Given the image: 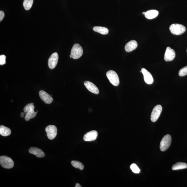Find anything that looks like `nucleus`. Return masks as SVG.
<instances>
[{"mask_svg":"<svg viewBox=\"0 0 187 187\" xmlns=\"http://www.w3.org/2000/svg\"><path fill=\"white\" fill-rule=\"evenodd\" d=\"M35 107L33 103L28 104L24 108V111L26 113L25 119L26 121H29L31 119H32L36 116L38 111L35 112Z\"/></svg>","mask_w":187,"mask_h":187,"instance_id":"f257e3e1","label":"nucleus"},{"mask_svg":"<svg viewBox=\"0 0 187 187\" xmlns=\"http://www.w3.org/2000/svg\"><path fill=\"white\" fill-rule=\"evenodd\" d=\"M169 30L173 35H180L184 33L186 31V28L181 24H173L170 26Z\"/></svg>","mask_w":187,"mask_h":187,"instance_id":"f03ea898","label":"nucleus"},{"mask_svg":"<svg viewBox=\"0 0 187 187\" xmlns=\"http://www.w3.org/2000/svg\"><path fill=\"white\" fill-rule=\"evenodd\" d=\"M0 164L2 167L6 169H12L14 166V162L12 159L5 156L0 157Z\"/></svg>","mask_w":187,"mask_h":187,"instance_id":"7ed1b4c3","label":"nucleus"},{"mask_svg":"<svg viewBox=\"0 0 187 187\" xmlns=\"http://www.w3.org/2000/svg\"><path fill=\"white\" fill-rule=\"evenodd\" d=\"M107 76L109 82L114 86H119L120 84L119 79L116 72L109 71L107 73Z\"/></svg>","mask_w":187,"mask_h":187,"instance_id":"20e7f679","label":"nucleus"},{"mask_svg":"<svg viewBox=\"0 0 187 187\" xmlns=\"http://www.w3.org/2000/svg\"><path fill=\"white\" fill-rule=\"evenodd\" d=\"M83 48L78 44L73 45L71 52V55L74 59H78L80 58L83 54Z\"/></svg>","mask_w":187,"mask_h":187,"instance_id":"39448f33","label":"nucleus"},{"mask_svg":"<svg viewBox=\"0 0 187 187\" xmlns=\"http://www.w3.org/2000/svg\"><path fill=\"white\" fill-rule=\"evenodd\" d=\"M171 142V137L169 135L164 136L160 143V148L162 152H164L169 148Z\"/></svg>","mask_w":187,"mask_h":187,"instance_id":"423d86ee","label":"nucleus"},{"mask_svg":"<svg viewBox=\"0 0 187 187\" xmlns=\"http://www.w3.org/2000/svg\"><path fill=\"white\" fill-rule=\"evenodd\" d=\"M46 131L49 139L53 140L55 138L57 134V129L54 125H49L46 128Z\"/></svg>","mask_w":187,"mask_h":187,"instance_id":"0eeeda50","label":"nucleus"},{"mask_svg":"<svg viewBox=\"0 0 187 187\" xmlns=\"http://www.w3.org/2000/svg\"><path fill=\"white\" fill-rule=\"evenodd\" d=\"M162 110L161 105H158L154 107L151 116V120L152 122H155L157 120L161 114Z\"/></svg>","mask_w":187,"mask_h":187,"instance_id":"6e6552de","label":"nucleus"},{"mask_svg":"<svg viewBox=\"0 0 187 187\" xmlns=\"http://www.w3.org/2000/svg\"><path fill=\"white\" fill-rule=\"evenodd\" d=\"M59 56L56 52L52 54L49 59L48 65L49 68L51 69L54 68L56 66L58 62Z\"/></svg>","mask_w":187,"mask_h":187,"instance_id":"1a4fd4ad","label":"nucleus"},{"mask_svg":"<svg viewBox=\"0 0 187 187\" xmlns=\"http://www.w3.org/2000/svg\"><path fill=\"white\" fill-rule=\"evenodd\" d=\"M175 56V53L174 50L170 47H167L166 49L164 60L166 61H171L174 59Z\"/></svg>","mask_w":187,"mask_h":187,"instance_id":"9d476101","label":"nucleus"},{"mask_svg":"<svg viewBox=\"0 0 187 187\" xmlns=\"http://www.w3.org/2000/svg\"><path fill=\"white\" fill-rule=\"evenodd\" d=\"M141 71L143 75L145 82L147 84H152L153 83L154 79L150 73L144 68L141 69Z\"/></svg>","mask_w":187,"mask_h":187,"instance_id":"9b49d317","label":"nucleus"},{"mask_svg":"<svg viewBox=\"0 0 187 187\" xmlns=\"http://www.w3.org/2000/svg\"><path fill=\"white\" fill-rule=\"evenodd\" d=\"M39 94L41 99L45 103L50 104L53 101V99L52 96L44 90H40L39 92Z\"/></svg>","mask_w":187,"mask_h":187,"instance_id":"f8f14e48","label":"nucleus"},{"mask_svg":"<svg viewBox=\"0 0 187 187\" xmlns=\"http://www.w3.org/2000/svg\"><path fill=\"white\" fill-rule=\"evenodd\" d=\"M84 84L87 89L92 93L98 94L99 93V90L95 85L90 81H87L85 82Z\"/></svg>","mask_w":187,"mask_h":187,"instance_id":"ddd939ff","label":"nucleus"},{"mask_svg":"<svg viewBox=\"0 0 187 187\" xmlns=\"http://www.w3.org/2000/svg\"><path fill=\"white\" fill-rule=\"evenodd\" d=\"M98 135V133L95 130H92L87 133L84 135V140L86 141H92L95 140Z\"/></svg>","mask_w":187,"mask_h":187,"instance_id":"4468645a","label":"nucleus"},{"mask_svg":"<svg viewBox=\"0 0 187 187\" xmlns=\"http://www.w3.org/2000/svg\"><path fill=\"white\" fill-rule=\"evenodd\" d=\"M29 152L30 153L35 155L38 158L44 157L45 154L43 151L37 147H32L29 149Z\"/></svg>","mask_w":187,"mask_h":187,"instance_id":"2eb2a0df","label":"nucleus"},{"mask_svg":"<svg viewBox=\"0 0 187 187\" xmlns=\"http://www.w3.org/2000/svg\"><path fill=\"white\" fill-rule=\"evenodd\" d=\"M138 47V43L135 40H131L126 43L125 50L127 52H130L135 49Z\"/></svg>","mask_w":187,"mask_h":187,"instance_id":"dca6fc26","label":"nucleus"},{"mask_svg":"<svg viewBox=\"0 0 187 187\" xmlns=\"http://www.w3.org/2000/svg\"><path fill=\"white\" fill-rule=\"evenodd\" d=\"M158 12L156 10H150L145 12V16L148 19H152L156 18L158 15Z\"/></svg>","mask_w":187,"mask_h":187,"instance_id":"f3484780","label":"nucleus"},{"mask_svg":"<svg viewBox=\"0 0 187 187\" xmlns=\"http://www.w3.org/2000/svg\"><path fill=\"white\" fill-rule=\"evenodd\" d=\"M11 133V130L9 128L4 126H0V134L3 136L6 137L10 135Z\"/></svg>","mask_w":187,"mask_h":187,"instance_id":"a211bd4d","label":"nucleus"},{"mask_svg":"<svg viewBox=\"0 0 187 187\" xmlns=\"http://www.w3.org/2000/svg\"><path fill=\"white\" fill-rule=\"evenodd\" d=\"M187 168V164L184 162H179L176 163L172 167L173 170L186 169Z\"/></svg>","mask_w":187,"mask_h":187,"instance_id":"6ab92c4d","label":"nucleus"},{"mask_svg":"<svg viewBox=\"0 0 187 187\" xmlns=\"http://www.w3.org/2000/svg\"><path fill=\"white\" fill-rule=\"evenodd\" d=\"M94 31L102 35H106L109 33V30L107 28L101 26H95L93 28Z\"/></svg>","mask_w":187,"mask_h":187,"instance_id":"aec40b11","label":"nucleus"},{"mask_svg":"<svg viewBox=\"0 0 187 187\" xmlns=\"http://www.w3.org/2000/svg\"><path fill=\"white\" fill-rule=\"evenodd\" d=\"M33 3V0H24L23 5L26 10H29L31 8Z\"/></svg>","mask_w":187,"mask_h":187,"instance_id":"412c9836","label":"nucleus"},{"mask_svg":"<svg viewBox=\"0 0 187 187\" xmlns=\"http://www.w3.org/2000/svg\"><path fill=\"white\" fill-rule=\"evenodd\" d=\"M71 164L73 167L81 170H82L84 169V165L80 162L76 161V160H73L71 161Z\"/></svg>","mask_w":187,"mask_h":187,"instance_id":"4be33fe9","label":"nucleus"},{"mask_svg":"<svg viewBox=\"0 0 187 187\" xmlns=\"http://www.w3.org/2000/svg\"><path fill=\"white\" fill-rule=\"evenodd\" d=\"M130 169L134 173L138 174L140 172V170L138 166L135 164H132L130 166Z\"/></svg>","mask_w":187,"mask_h":187,"instance_id":"5701e85b","label":"nucleus"},{"mask_svg":"<svg viewBox=\"0 0 187 187\" xmlns=\"http://www.w3.org/2000/svg\"><path fill=\"white\" fill-rule=\"evenodd\" d=\"M179 75L181 77L187 75V66L182 68L179 71Z\"/></svg>","mask_w":187,"mask_h":187,"instance_id":"b1692460","label":"nucleus"},{"mask_svg":"<svg viewBox=\"0 0 187 187\" xmlns=\"http://www.w3.org/2000/svg\"><path fill=\"white\" fill-rule=\"evenodd\" d=\"M6 56L4 55H1L0 56V65H3L6 64Z\"/></svg>","mask_w":187,"mask_h":187,"instance_id":"393cba45","label":"nucleus"},{"mask_svg":"<svg viewBox=\"0 0 187 187\" xmlns=\"http://www.w3.org/2000/svg\"><path fill=\"white\" fill-rule=\"evenodd\" d=\"M5 16L4 12L3 11H0V22H1Z\"/></svg>","mask_w":187,"mask_h":187,"instance_id":"a878e982","label":"nucleus"},{"mask_svg":"<svg viewBox=\"0 0 187 187\" xmlns=\"http://www.w3.org/2000/svg\"><path fill=\"white\" fill-rule=\"evenodd\" d=\"M26 114V113L25 112H22L20 114V116L22 117V118H23L24 116V115Z\"/></svg>","mask_w":187,"mask_h":187,"instance_id":"bb28decb","label":"nucleus"},{"mask_svg":"<svg viewBox=\"0 0 187 187\" xmlns=\"http://www.w3.org/2000/svg\"><path fill=\"white\" fill-rule=\"evenodd\" d=\"M75 187H82V186H81V185L80 184H79V183H76V184L75 185Z\"/></svg>","mask_w":187,"mask_h":187,"instance_id":"cd10ccee","label":"nucleus"},{"mask_svg":"<svg viewBox=\"0 0 187 187\" xmlns=\"http://www.w3.org/2000/svg\"><path fill=\"white\" fill-rule=\"evenodd\" d=\"M70 57L71 58H72V56L71 55H70Z\"/></svg>","mask_w":187,"mask_h":187,"instance_id":"c85d7f7f","label":"nucleus"},{"mask_svg":"<svg viewBox=\"0 0 187 187\" xmlns=\"http://www.w3.org/2000/svg\"><path fill=\"white\" fill-rule=\"evenodd\" d=\"M145 12H143V14H144V15H145Z\"/></svg>","mask_w":187,"mask_h":187,"instance_id":"c756f323","label":"nucleus"},{"mask_svg":"<svg viewBox=\"0 0 187 187\" xmlns=\"http://www.w3.org/2000/svg\"></svg>","mask_w":187,"mask_h":187,"instance_id":"7c9ffc66","label":"nucleus"}]
</instances>
